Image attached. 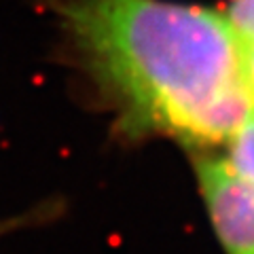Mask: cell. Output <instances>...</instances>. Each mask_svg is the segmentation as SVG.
Wrapping results in <instances>:
<instances>
[{
    "label": "cell",
    "instance_id": "1",
    "mask_svg": "<svg viewBox=\"0 0 254 254\" xmlns=\"http://www.w3.org/2000/svg\"><path fill=\"white\" fill-rule=\"evenodd\" d=\"M68 64L115 131L216 150L252 113L242 43L220 9L180 0H47Z\"/></svg>",
    "mask_w": 254,
    "mask_h": 254
},
{
    "label": "cell",
    "instance_id": "2",
    "mask_svg": "<svg viewBox=\"0 0 254 254\" xmlns=\"http://www.w3.org/2000/svg\"><path fill=\"white\" fill-rule=\"evenodd\" d=\"M197 190L225 254H254V187L227 168L218 150L190 153Z\"/></svg>",
    "mask_w": 254,
    "mask_h": 254
},
{
    "label": "cell",
    "instance_id": "3",
    "mask_svg": "<svg viewBox=\"0 0 254 254\" xmlns=\"http://www.w3.org/2000/svg\"><path fill=\"white\" fill-rule=\"evenodd\" d=\"M216 150L237 178L254 187V110Z\"/></svg>",
    "mask_w": 254,
    "mask_h": 254
},
{
    "label": "cell",
    "instance_id": "4",
    "mask_svg": "<svg viewBox=\"0 0 254 254\" xmlns=\"http://www.w3.org/2000/svg\"><path fill=\"white\" fill-rule=\"evenodd\" d=\"M220 11L231 23L240 43L254 38V0H225Z\"/></svg>",
    "mask_w": 254,
    "mask_h": 254
},
{
    "label": "cell",
    "instance_id": "5",
    "mask_svg": "<svg viewBox=\"0 0 254 254\" xmlns=\"http://www.w3.org/2000/svg\"><path fill=\"white\" fill-rule=\"evenodd\" d=\"M58 214H60V203L47 201V203H41V205H36V208L19 214V216L2 218L0 220V237L15 233V231H21V229H28V227H36V225H43V222H49L58 216Z\"/></svg>",
    "mask_w": 254,
    "mask_h": 254
},
{
    "label": "cell",
    "instance_id": "6",
    "mask_svg": "<svg viewBox=\"0 0 254 254\" xmlns=\"http://www.w3.org/2000/svg\"><path fill=\"white\" fill-rule=\"evenodd\" d=\"M242 53H244V70H246V83H248L252 110H254V38L242 41Z\"/></svg>",
    "mask_w": 254,
    "mask_h": 254
}]
</instances>
